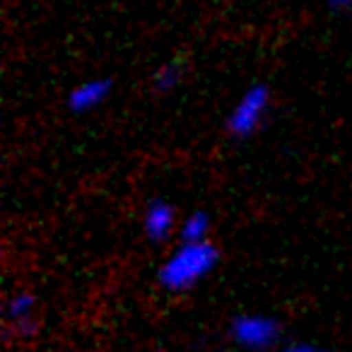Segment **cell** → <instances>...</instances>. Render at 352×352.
<instances>
[{
  "label": "cell",
  "mask_w": 352,
  "mask_h": 352,
  "mask_svg": "<svg viewBox=\"0 0 352 352\" xmlns=\"http://www.w3.org/2000/svg\"><path fill=\"white\" fill-rule=\"evenodd\" d=\"M280 352H323V350H318V347H314V345H307V342H297V345H289Z\"/></svg>",
  "instance_id": "9"
},
{
  "label": "cell",
  "mask_w": 352,
  "mask_h": 352,
  "mask_svg": "<svg viewBox=\"0 0 352 352\" xmlns=\"http://www.w3.org/2000/svg\"><path fill=\"white\" fill-rule=\"evenodd\" d=\"M182 80H184V65L179 63V60H169V63H164L155 73V87L160 89V92H169V89H174Z\"/></svg>",
  "instance_id": "8"
},
{
  "label": "cell",
  "mask_w": 352,
  "mask_h": 352,
  "mask_svg": "<svg viewBox=\"0 0 352 352\" xmlns=\"http://www.w3.org/2000/svg\"><path fill=\"white\" fill-rule=\"evenodd\" d=\"M36 302L30 294H15V297L8 302L6 316L15 331H27V328H34L36 323Z\"/></svg>",
  "instance_id": "6"
},
{
  "label": "cell",
  "mask_w": 352,
  "mask_h": 352,
  "mask_svg": "<svg viewBox=\"0 0 352 352\" xmlns=\"http://www.w3.org/2000/svg\"><path fill=\"white\" fill-rule=\"evenodd\" d=\"M142 225H145V232L150 239H157V241L166 239V236L174 232V225H176L174 208L166 201H162V198H157V201H152L150 206H147Z\"/></svg>",
  "instance_id": "4"
},
{
  "label": "cell",
  "mask_w": 352,
  "mask_h": 352,
  "mask_svg": "<svg viewBox=\"0 0 352 352\" xmlns=\"http://www.w3.org/2000/svg\"><path fill=\"white\" fill-rule=\"evenodd\" d=\"M208 232H210V220H208V215L193 212V215H188L186 220H184L179 234H182V244H201V241H206Z\"/></svg>",
  "instance_id": "7"
},
{
  "label": "cell",
  "mask_w": 352,
  "mask_h": 352,
  "mask_svg": "<svg viewBox=\"0 0 352 352\" xmlns=\"http://www.w3.org/2000/svg\"><path fill=\"white\" fill-rule=\"evenodd\" d=\"M232 338L246 350H268L278 342L280 326L268 316H239L232 323Z\"/></svg>",
  "instance_id": "3"
},
{
  "label": "cell",
  "mask_w": 352,
  "mask_h": 352,
  "mask_svg": "<svg viewBox=\"0 0 352 352\" xmlns=\"http://www.w3.org/2000/svg\"><path fill=\"white\" fill-rule=\"evenodd\" d=\"M109 92H111V85L109 80H89V82H82L80 87H75L68 97V104L73 111L85 113L97 109L99 104L107 102Z\"/></svg>",
  "instance_id": "5"
},
{
  "label": "cell",
  "mask_w": 352,
  "mask_h": 352,
  "mask_svg": "<svg viewBox=\"0 0 352 352\" xmlns=\"http://www.w3.org/2000/svg\"><path fill=\"white\" fill-rule=\"evenodd\" d=\"M328 8L336 12H345L352 8V0H328Z\"/></svg>",
  "instance_id": "10"
},
{
  "label": "cell",
  "mask_w": 352,
  "mask_h": 352,
  "mask_svg": "<svg viewBox=\"0 0 352 352\" xmlns=\"http://www.w3.org/2000/svg\"><path fill=\"white\" fill-rule=\"evenodd\" d=\"M270 104V94L263 85H254L249 87L241 99L236 102L234 111L230 113V131L236 138H246L251 133H256V128L261 126L265 111H268Z\"/></svg>",
  "instance_id": "2"
},
{
  "label": "cell",
  "mask_w": 352,
  "mask_h": 352,
  "mask_svg": "<svg viewBox=\"0 0 352 352\" xmlns=\"http://www.w3.org/2000/svg\"><path fill=\"white\" fill-rule=\"evenodd\" d=\"M217 251L212 244H182L160 268V283L169 292H184L198 285L215 268Z\"/></svg>",
  "instance_id": "1"
}]
</instances>
